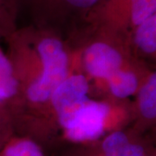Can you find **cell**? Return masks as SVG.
Segmentation results:
<instances>
[{
  "mask_svg": "<svg viewBox=\"0 0 156 156\" xmlns=\"http://www.w3.org/2000/svg\"><path fill=\"white\" fill-rule=\"evenodd\" d=\"M156 14V0H101L81 24L101 29L124 37Z\"/></svg>",
  "mask_w": 156,
  "mask_h": 156,
  "instance_id": "3",
  "label": "cell"
},
{
  "mask_svg": "<svg viewBox=\"0 0 156 156\" xmlns=\"http://www.w3.org/2000/svg\"><path fill=\"white\" fill-rule=\"evenodd\" d=\"M146 156H156V151H153L152 153L148 154L147 155H146Z\"/></svg>",
  "mask_w": 156,
  "mask_h": 156,
  "instance_id": "13",
  "label": "cell"
},
{
  "mask_svg": "<svg viewBox=\"0 0 156 156\" xmlns=\"http://www.w3.org/2000/svg\"><path fill=\"white\" fill-rule=\"evenodd\" d=\"M129 46L134 57L154 62L156 56V14L147 18L129 35Z\"/></svg>",
  "mask_w": 156,
  "mask_h": 156,
  "instance_id": "8",
  "label": "cell"
},
{
  "mask_svg": "<svg viewBox=\"0 0 156 156\" xmlns=\"http://www.w3.org/2000/svg\"><path fill=\"white\" fill-rule=\"evenodd\" d=\"M133 104L134 122L131 126L138 134L146 133L155 126L156 122V71L150 69L143 77L135 93Z\"/></svg>",
  "mask_w": 156,
  "mask_h": 156,
  "instance_id": "6",
  "label": "cell"
},
{
  "mask_svg": "<svg viewBox=\"0 0 156 156\" xmlns=\"http://www.w3.org/2000/svg\"><path fill=\"white\" fill-rule=\"evenodd\" d=\"M0 156H47L42 146L28 136L15 134L0 149Z\"/></svg>",
  "mask_w": 156,
  "mask_h": 156,
  "instance_id": "10",
  "label": "cell"
},
{
  "mask_svg": "<svg viewBox=\"0 0 156 156\" xmlns=\"http://www.w3.org/2000/svg\"><path fill=\"white\" fill-rule=\"evenodd\" d=\"M153 151L152 138L128 127L92 141L63 146L56 156H146Z\"/></svg>",
  "mask_w": 156,
  "mask_h": 156,
  "instance_id": "4",
  "label": "cell"
},
{
  "mask_svg": "<svg viewBox=\"0 0 156 156\" xmlns=\"http://www.w3.org/2000/svg\"><path fill=\"white\" fill-rule=\"evenodd\" d=\"M5 41L18 85L15 132L39 143L51 95L72 71V49L58 30L39 25L17 28Z\"/></svg>",
  "mask_w": 156,
  "mask_h": 156,
  "instance_id": "1",
  "label": "cell"
},
{
  "mask_svg": "<svg viewBox=\"0 0 156 156\" xmlns=\"http://www.w3.org/2000/svg\"><path fill=\"white\" fill-rule=\"evenodd\" d=\"M36 1H37V0H31V2H32V3H35Z\"/></svg>",
  "mask_w": 156,
  "mask_h": 156,
  "instance_id": "14",
  "label": "cell"
},
{
  "mask_svg": "<svg viewBox=\"0 0 156 156\" xmlns=\"http://www.w3.org/2000/svg\"><path fill=\"white\" fill-rule=\"evenodd\" d=\"M101 0H37L33 3L43 21L39 26L52 28L55 23H71L80 25L87 14Z\"/></svg>",
  "mask_w": 156,
  "mask_h": 156,
  "instance_id": "5",
  "label": "cell"
},
{
  "mask_svg": "<svg viewBox=\"0 0 156 156\" xmlns=\"http://www.w3.org/2000/svg\"><path fill=\"white\" fill-rule=\"evenodd\" d=\"M150 69L146 62L134 59L113 74L101 84V87L108 91V98L127 100L135 95L142 79Z\"/></svg>",
  "mask_w": 156,
  "mask_h": 156,
  "instance_id": "7",
  "label": "cell"
},
{
  "mask_svg": "<svg viewBox=\"0 0 156 156\" xmlns=\"http://www.w3.org/2000/svg\"><path fill=\"white\" fill-rule=\"evenodd\" d=\"M134 122L133 104L126 100L89 96L78 107L60 129L56 146L89 142L100 139L113 131L128 128Z\"/></svg>",
  "mask_w": 156,
  "mask_h": 156,
  "instance_id": "2",
  "label": "cell"
},
{
  "mask_svg": "<svg viewBox=\"0 0 156 156\" xmlns=\"http://www.w3.org/2000/svg\"><path fill=\"white\" fill-rule=\"evenodd\" d=\"M21 0H0V40L5 41L17 29Z\"/></svg>",
  "mask_w": 156,
  "mask_h": 156,
  "instance_id": "11",
  "label": "cell"
},
{
  "mask_svg": "<svg viewBox=\"0 0 156 156\" xmlns=\"http://www.w3.org/2000/svg\"><path fill=\"white\" fill-rule=\"evenodd\" d=\"M18 93L17 78L11 62L0 45V106L11 113L15 106Z\"/></svg>",
  "mask_w": 156,
  "mask_h": 156,
  "instance_id": "9",
  "label": "cell"
},
{
  "mask_svg": "<svg viewBox=\"0 0 156 156\" xmlns=\"http://www.w3.org/2000/svg\"><path fill=\"white\" fill-rule=\"evenodd\" d=\"M15 133L14 122L11 113L5 108L0 106V149Z\"/></svg>",
  "mask_w": 156,
  "mask_h": 156,
  "instance_id": "12",
  "label": "cell"
}]
</instances>
